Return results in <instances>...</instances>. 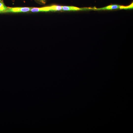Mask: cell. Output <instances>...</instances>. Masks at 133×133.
Returning <instances> with one entry per match:
<instances>
[{"instance_id": "6da1fadb", "label": "cell", "mask_w": 133, "mask_h": 133, "mask_svg": "<svg viewBox=\"0 0 133 133\" xmlns=\"http://www.w3.org/2000/svg\"><path fill=\"white\" fill-rule=\"evenodd\" d=\"M32 7H8L1 13L26 12L30 11Z\"/></svg>"}, {"instance_id": "7a4b0ae2", "label": "cell", "mask_w": 133, "mask_h": 133, "mask_svg": "<svg viewBox=\"0 0 133 133\" xmlns=\"http://www.w3.org/2000/svg\"><path fill=\"white\" fill-rule=\"evenodd\" d=\"M89 8H80L77 7L73 6H62V10L65 11H73L79 10H85L90 9Z\"/></svg>"}, {"instance_id": "3957f363", "label": "cell", "mask_w": 133, "mask_h": 133, "mask_svg": "<svg viewBox=\"0 0 133 133\" xmlns=\"http://www.w3.org/2000/svg\"><path fill=\"white\" fill-rule=\"evenodd\" d=\"M51 6L41 8H32L30 11L32 12L51 11Z\"/></svg>"}, {"instance_id": "277c9868", "label": "cell", "mask_w": 133, "mask_h": 133, "mask_svg": "<svg viewBox=\"0 0 133 133\" xmlns=\"http://www.w3.org/2000/svg\"><path fill=\"white\" fill-rule=\"evenodd\" d=\"M120 6L117 5H109L106 7L100 8L96 9V10H109L115 9L119 8Z\"/></svg>"}, {"instance_id": "5b68a950", "label": "cell", "mask_w": 133, "mask_h": 133, "mask_svg": "<svg viewBox=\"0 0 133 133\" xmlns=\"http://www.w3.org/2000/svg\"><path fill=\"white\" fill-rule=\"evenodd\" d=\"M51 6V11H60L62 10V6L53 5Z\"/></svg>"}, {"instance_id": "8992f818", "label": "cell", "mask_w": 133, "mask_h": 133, "mask_svg": "<svg viewBox=\"0 0 133 133\" xmlns=\"http://www.w3.org/2000/svg\"><path fill=\"white\" fill-rule=\"evenodd\" d=\"M7 8L3 3L0 2V13L5 10Z\"/></svg>"}, {"instance_id": "52a82bcc", "label": "cell", "mask_w": 133, "mask_h": 133, "mask_svg": "<svg viewBox=\"0 0 133 133\" xmlns=\"http://www.w3.org/2000/svg\"><path fill=\"white\" fill-rule=\"evenodd\" d=\"M133 7V3L130 5L127 6H121L120 7V9H128L132 8Z\"/></svg>"}, {"instance_id": "ba28073f", "label": "cell", "mask_w": 133, "mask_h": 133, "mask_svg": "<svg viewBox=\"0 0 133 133\" xmlns=\"http://www.w3.org/2000/svg\"><path fill=\"white\" fill-rule=\"evenodd\" d=\"M42 3L45 4L46 3L45 0H38Z\"/></svg>"}, {"instance_id": "9c48e42d", "label": "cell", "mask_w": 133, "mask_h": 133, "mask_svg": "<svg viewBox=\"0 0 133 133\" xmlns=\"http://www.w3.org/2000/svg\"><path fill=\"white\" fill-rule=\"evenodd\" d=\"M1 1V0H0V2Z\"/></svg>"}]
</instances>
